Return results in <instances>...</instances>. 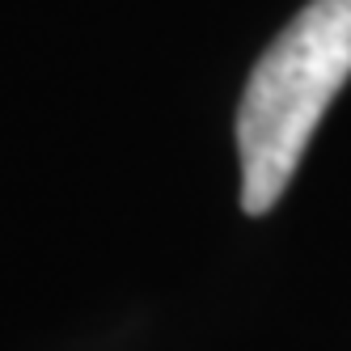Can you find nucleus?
Returning a JSON list of instances; mask_svg holds the SVG:
<instances>
[{
  "label": "nucleus",
  "instance_id": "1",
  "mask_svg": "<svg viewBox=\"0 0 351 351\" xmlns=\"http://www.w3.org/2000/svg\"><path fill=\"white\" fill-rule=\"evenodd\" d=\"M351 77V0H313L254 64L237 110L241 208L280 204L326 106Z\"/></svg>",
  "mask_w": 351,
  "mask_h": 351
}]
</instances>
